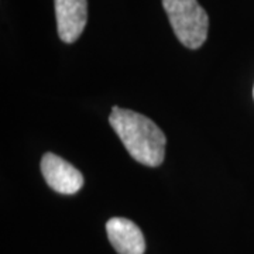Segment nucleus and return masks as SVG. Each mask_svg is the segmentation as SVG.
<instances>
[{
	"label": "nucleus",
	"instance_id": "nucleus-5",
	"mask_svg": "<svg viewBox=\"0 0 254 254\" xmlns=\"http://www.w3.org/2000/svg\"><path fill=\"white\" fill-rule=\"evenodd\" d=\"M106 233L110 245L119 254H144V236L134 222L125 218L109 219Z\"/></svg>",
	"mask_w": 254,
	"mask_h": 254
},
{
	"label": "nucleus",
	"instance_id": "nucleus-3",
	"mask_svg": "<svg viewBox=\"0 0 254 254\" xmlns=\"http://www.w3.org/2000/svg\"><path fill=\"white\" fill-rule=\"evenodd\" d=\"M41 173L51 190L64 195H72L83 185L82 174L63 157L47 153L41 160Z\"/></svg>",
	"mask_w": 254,
	"mask_h": 254
},
{
	"label": "nucleus",
	"instance_id": "nucleus-2",
	"mask_svg": "<svg viewBox=\"0 0 254 254\" xmlns=\"http://www.w3.org/2000/svg\"><path fill=\"white\" fill-rule=\"evenodd\" d=\"M174 33L184 46L196 50L206 41L209 17L196 0H163Z\"/></svg>",
	"mask_w": 254,
	"mask_h": 254
},
{
	"label": "nucleus",
	"instance_id": "nucleus-4",
	"mask_svg": "<svg viewBox=\"0 0 254 254\" xmlns=\"http://www.w3.org/2000/svg\"><path fill=\"white\" fill-rule=\"evenodd\" d=\"M58 36L71 44L82 34L88 21L86 0H54Z\"/></svg>",
	"mask_w": 254,
	"mask_h": 254
},
{
	"label": "nucleus",
	"instance_id": "nucleus-1",
	"mask_svg": "<svg viewBox=\"0 0 254 254\" xmlns=\"http://www.w3.org/2000/svg\"><path fill=\"white\" fill-rule=\"evenodd\" d=\"M109 123L136 161L147 167H158L163 163L167 138L151 119L113 106Z\"/></svg>",
	"mask_w": 254,
	"mask_h": 254
},
{
	"label": "nucleus",
	"instance_id": "nucleus-6",
	"mask_svg": "<svg viewBox=\"0 0 254 254\" xmlns=\"http://www.w3.org/2000/svg\"><path fill=\"white\" fill-rule=\"evenodd\" d=\"M253 96H254V89H253Z\"/></svg>",
	"mask_w": 254,
	"mask_h": 254
}]
</instances>
